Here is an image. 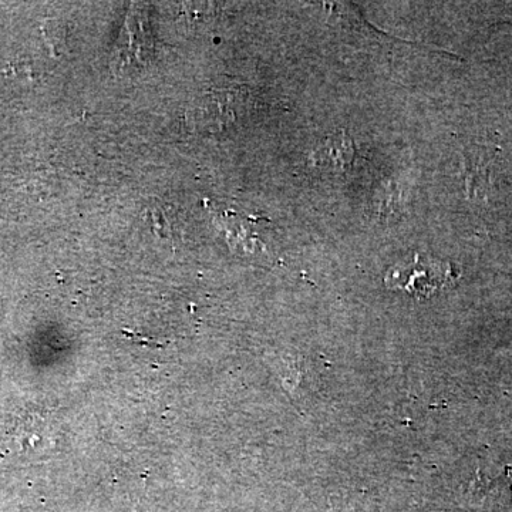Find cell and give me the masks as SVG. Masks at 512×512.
I'll return each instance as SVG.
<instances>
[{
    "label": "cell",
    "mask_w": 512,
    "mask_h": 512,
    "mask_svg": "<svg viewBox=\"0 0 512 512\" xmlns=\"http://www.w3.org/2000/svg\"><path fill=\"white\" fill-rule=\"evenodd\" d=\"M448 268L440 262L424 261L416 255L412 265H397L386 275V286L414 295L430 296L446 285Z\"/></svg>",
    "instance_id": "obj_1"
},
{
    "label": "cell",
    "mask_w": 512,
    "mask_h": 512,
    "mask_svg": "<svg viewBox=\"0 0 512 512\" xmlns=\"http://www.w3.org/2000/svg\"><path fill=\"white\" fill-rule=\"evenodd\" d=\"M128 16L126 29L123 30L120 46L116 49V64L121 67L134 66L147 62L148 56L153 52V39L150 28H146L148 20L144 16Z\"/></svg>",
    "instance_id": "obj_2"
},
{
    "label": "cell",
    "mask_w": 512,
    "mask_h": 512,
    "mask_svg": "<svg viewBox=\"0 0 512 512\" xmlns=\"http://www.w3.org/2000/svg\"><path fill=\"white\" fill-rule=\"evenodd\" d=\"M313 158L320 168L333 173H343L348 170L355 158V146L346 131H338L320 144Z\"/></svg>",
    "instance_id": "obj_3"
}]
</instances>
